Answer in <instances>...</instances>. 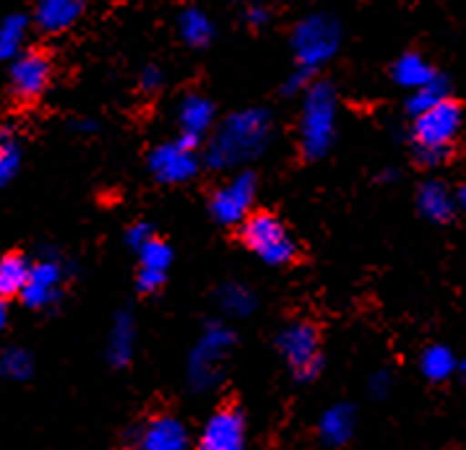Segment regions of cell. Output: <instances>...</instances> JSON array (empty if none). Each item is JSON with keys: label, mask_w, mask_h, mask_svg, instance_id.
I'll use <instances>...</instances> for the list:
<instances>
[{"label": "cell", "mask_w": 466, "mask_h": 450, "mask_svg": "<svg viewBox=\"0 0 466 450\" xmlns=\"http://www.w3.org/2000/svg\"><path fill=\"white\" fill-rule=\"evenodd\" d=\"M274 135L271 113L263 107H248L224 117L219 128L211 133L206 165L211 169H235L258 159L268 149Z\"/></svg>", "instance_id": "6da1fadb"}, {"label": "cell", "mask_w": 466, "mask_h": 450, "mask_svg": "<svg viewBox=\"0 0 466 450\" xmlns=\"http://www.w3.org/2000/svg\"><path fill=\"white\" fill-rule=\"evenodd\" d=\"M336 123H339V99L334 86L326 81L308 84L299 110V149L308 159H320L331 151Z\"/></svg>", "instance_id": "7a4b0ae2"}, {"label": "cell", "mask_w": 466, "mask_h": 450, "mask_svg": "<svg viewBox=\"0 0 466 450\" xmlns=\"http://www.w3.org/2000/svg\"><path fill=\"white\" fill-rule=\"evenodd\" d=\"M459 131H461V107L451 99H443L425 113L414 115L411 141L417 159L428 167L443 165Z\"/></svg>", "instance_id": "3957f363"}, {"label": "cell", "mask_w": 466, "mask_h": 450, "mask_svg": "<svg viewBox=\"0 0 466 450\" xmlns=\"http://www.w3.org/2000/svg\"><path fill=\"white\" fill-rule=\"evenodd\" d=\"M339 45H341L339 21L326 14L305 16L292 32V55L298 63V71L305 75L320 71L339 53Z\"/></svg>", "instance_id": "277c9868"}, {"label": "cell", "mask_w": 466, "mask_h": 450, "mask_svg": "<svg viewBox=\"0 0 466 450\" xmlns=\"http://www.w3.org/2000/svg\"><path fill=\"white\" fill-rule=\"evenodd\" d=\"M235 346V334L224 323H208L187 356V383L196 394L211 391L219 380L227 356Z\"/></svg>", "instance_id": "5b68a950"}, {"label": "cell", "mask_w": 466, "mask_h": 450, "mask_svg": "<svg viewBox=\"0 0 466 450\" xmlns=\"http://www.w3.org/2000/svg\"><path fill=\"white\" fill-rule=\"evenodd\" d=\"M245 247L266 265H287L298 258V243L279 216L258 211L243 222Z\"/></svg>", "instance_id": "8992f818"}, {"label": "cell", "mask_w": 466, "mask_h": 450, "mask_svg": "<svg viewBox=\"0 0 466 450\" xmlns=\"http://www.w3.org/2000/svg\"><path fill=\"white\" fill-rule=\"evenodd\" d=\"M277 349L284 362L292 367L299 383H310L320 375L323 356H320V338L318 328L308 320H292L287 323L277 336Z\"/></svg>", "instance_id": "52a82bcc"}, {"label": "cell", "mask_w": 466, "mask_h": 450, "mask_svg": "<svg viewBox=\"0 0 466 450\" xmlns=\"http://www.w3.org/2000/svg\"><path fill=\"white\" fill-rule=\"evenodd\" d=\"M201 156H198V144L187 138H175L165 141L149 151V172L151 177L162 185H183L190 183L198 169H201Z\"/></svg>", "instance_id": "ba28073f"}, {"label": "cell", "mask_w": 466, "mask_h": 450, "mask_svg": "<svg viewBox=\"0 0 466 450\" xmlns=\"http://www.w3.org/2000/svg\"><path fill=\"white\" fill-rule=\"evenodd\" d=\"M63 284H66V263L53 253H42L32 258L29 279L21 289V302L29 310H53L63 297Z\"/></svg>", "instance_id": "9c48e42d"}, {"label": "cell", "mask_w": 466, "mask_h": 450, "mask_svg": "<svg viewBox=\"0 0 466 450\" xmlns=\"http://www.w3.org/2000/svg\"><path fill=\"white\" fill-rule=\"evenodd\" d=\"M258 195L256 185V175L253 172H238L235 177H229L224 185L214 190L211 195V216L224 226L243 225L245 219L253 214V204Z\"/></svg>", "instance_id": "30bf717a"}, {"label": "cell", "mask_w": 466, "mask_h": 450, "mask_svg": "<svg viewBox=\"0 0 466 450\" xmlns=\"http://www.w3.org/2000/svg\"><path fill=\"white\" fill-rule=\"evenodd\" d=\"M8 84L11 95L19 102H35L53 84V60L42 50H24L19 57L11 60Z\"/></svg>", "instance_id": "8fae6325"}, {"label": "cell", "mask_w": 466, "mask_h": 450, "mask_svg": "<svg viewBox=\"0 0 466 450\" xmlns=\"http://www.w3.org/2000/svg\"><path fill=\"white\" fill-rule=\"evenodd\" d=\"M193 450H245L243 412L227 406L211 414Z\"/></svg>", "instance_id": "7c38bea8"}, {"label": "cell", "mask_w": 466, "mask_h": 450, "mask_svg": "<svg viewBox=\"0 0 466 450\" xmlns=\"http://www.w3.org/2000/svg\"><path fill=\"white\" fill-rule=\"evenodd\" d=\"M136 450H190V432L177 416H154L149 419L138 435H136Z\"/></svg>", "instance_id": "4fadbf2b"}, {"label": "cell", "mask_w": 466, "mask_h": 450, "mask_svg": "<svg viewBox=\"0 0 466 450\" xmlns=\"http://www.w3.org/2000/svg\"><path fill=\"white\" fill-rule=\"evenodd\" d=\"M177 128H180V138H187L193 144H201L208 133L214 131V120H217V110L211 105V99L201 95H187L180 99L177 105Z\"/></svg>", "instance_id": "5bb4252c"}, {"label": "cell", "mask_w": 466, "mask_h": 450, "mask_svg": "<svg viewBox=\"0 0 466 450\" xmlns=\"http://www.w3.org/2000/svg\"><path fill=\"white\" fill-rule=\"evenodd\" d=\"M84 16V0H37L32 24L42 35H63Z\"/></svg>", "instance_id": "9a60e30c"}, {"label": "cell", "mask_w": 466, "mask_h": 450, "mask_svg": "<svg viewBox=\"0 0 466 450\" xmlns=\"http://www.w3.org/2000/svg\"><path fill=\"white\" fill-rule=\"evenodd\" d=\"M357 427V412L350 404H334L331 409H326L320 422H318V435L326 445H347L352 440Z\"/></svg>", "instance_id": "2e32d148"}, {"label": "cell", "mask_w": 466, "mask_h": 450, "mask_svg": "<svg viewBox=\"0 0 466 450\" xmlns=\"http://www.w3.org/2000/svg\"><path fill=\"white\" fill-rule=\"evenodd\" d=\"M136 352V320L131 313H117L107 334V359L115 367H126Z\"/></svg>", "instance_id": "e0dca14e"}, {"label": "cell", "mask_w": 466, "mask_h": 450, "mask_svg": "<svg viewBox=\"0 0 466 450\" xmlns=\"http://www.w3.org/2000/svg\"><path fill=\"white\" fill-rule=\"evenodd\" d=\"M417 208H420V214L425 219L443 225V222H448L453 216V211H456V195L443 183L430 180L417 193Z\"/></svg>", "instance_id": "ac0fdd59"}, {"label": "cell", "mask_w": 466, "mask_h": 450, "mask_svg": "<svg viewBox=\"0 0 466 450\" xmlns=\"http://www.w3.org/2000/svg\"><path fill=\"white\" fill-rule=\"evenodd\" d=\"M391 75H393V81H396L401 89L414 92V89H420V86L430 84V81H432L438 74H435V68H432L428 60L420 55V53H404V55L393 63Z\"/></svg>", "instance_id": "d6986e66"}, {"label": "cell", "mask_w": 466, "mask_h": 450, "mask_svg": "<svg viewBox=\"0 0 466 450\" xmlns=\"http://www.w3.org/2000/svg\"><path fill=\"white\" fill-rule=\"evenodd\" d=\"M32 19L26 14H8L0 19V60H14L24 53Z\"/></svg>", "instance_id": "ffe728a7"}, {"label": "cell", "mask_w": 466, "mask_h": 450, "mask_svg": "<svg viewBox=\"0 0 466 450\" xmlns=\"http://www.w3.org/2000/svg\"><path fill=\"white\" fill-rule=\"evenodd\" d=\"M32 258L26 253H5L0 255V297H19L24 284L29 279Z\"/></svg>", "instance_id": "44dd1931"}, {"label": "cell", "mask_w": 466, "mask_h": 450, "mask_svg": "<svg viewBox=\"0 0 466 450\" xmlns=\"http://www.w3.org/2000/svg\"><path fill=\"white\" fill-rule=\"evenodd\" d=\"M456 367H459V359L446 344H432L420 356V370L430 383H446L448 377L456 375Z\"/></svg>", "instance_id": "7402d4cb"}, {"label": "cell", "mask_w": 466, "mask_h": 450, "mask_svg": "<svg viewBox=\"0 0 466 450\" xmlns=\"http://www.w3.org/2000/svg\"><path fill=\"white\" fill-rule=\"evenodd\" d=\"M177 35L187 47H206L214 39V21L201 8H186L177 19Z\"/></svg>", "instance_id": "603a6c76"}, {"label": "cell", "mask_w": 466, "mask_h": 450, "mask_svg": "<svg viewBox=\"0 0 466 450\" xmlns=\"http://www.w3.org/2000/svg\"><path fill=\"white\" fill-rule=\"evenodd\" d=\"M217 300H219V307H222L224 315H229V318H248L256 310V302H258L256 300V292L240 282L222 284Z\"/></svg>", "instance_id": "cb8c5ba5"}, {"label": "cell", "mask_w": 466, "mask_h": 450, "mask_svg": "<svg viewBox=\"0 0 466 450\" xmlns=\"http://www.w3.org/2000/svg\"><path fill=\"white\" fill-rule=\"evenodd\" d=\"M21 141L16 128H0V190L5 188L21 167Z\"/></svg>", "instance_id": "d4e9b609"}, {"label": "cell", "mask_w": 466, "mask_h": 450, "mask_svg": "<svg viewBox=\"0 0 466 450\" xmlns=\"http://www.w3.org/2000/svg\"><path fill=\"white\" fill-rule=\"evenodd\" d=\"M35 373V359L21 346H8L0 352V377L11 383H24Z\"/></svg>", "instance_id": "484cf974"}, {"label": "cell", "mask_w": 466, "mask_h": 450, "mask_svg": "<svg viewBox=\"0 0 466 450\" xmlns=\"http://www.w3.org/2000/svg\"><path fill=\"white\" fill-rule=\"evenodd\" d=\"M448 99V81L443 75H435L430 84L425 86H420V89H414L410 92V99H407V113L414 117V115L425 113L430 107H435L438 102H443Z\"/></svg>", "instance_id": "4316f807"}, {"label": "cell", "mask_w": 466, "mask_h": 450, "mask_svg": "<svg viewBox=\"0 0 466 450\" xmlns=\"http://www.w3.org/2000/svg\"><path fill=\"white\" fill-rule=\"evenodd\" d=\"M136 253H138V268H144V271L167 274L169 265H172V247L159 237H151L149 243L138 247Z\"/></svg>", "instance_id": "83f0119b"}, {"label": "cell", "mask_w": 466, "mask_h": 450, "mask_svg": "<svg viewBox=\"0 0 466 450\" xmlns=\"http://www.w3.org/2000/svg\"><path fill=\"white\" fill-rule=\"evenodd\" d=\"M268 8H266V3L263 0H243V19L248 26H253V29H261L268 24Z\"/></svg>", "instance_id": "f1b7e54d"}, {"label": "cell", "mask_w": 466, "mask_h": 450, "mask_svg": "<svg viewBox=\"0 0 466 450\" xmlns=\"http://www.w3.org/2000/svg\"><path fill=\"white\" fill-rule=\"evenodd\" d=\"M151 237H154V229H151L147 222H136V225H131L126 229V243H128V247H133V250L144 247Z\"/></svg>", "instance_id": "f546056e"}, {"label": "cell", "mask_w": 466, "mask_h": 450, "mask_svg": "<svg viewBox=\"0 0 466 450\" xmlns=\"http://www.w3.org/2000/svg\"><path fill=\"white\" fill-rule=\"evenodd\" d=\"M138 84H141V89H144L147 95H151V92H159V89H162V84H165V74H162V68H157V65H147V68L141 71Z\"/></svg>", "instance_id": "4dcf8cb0"}, {"label": "cell", "mask_w": 466, "mask_h": 450, "mask_svg": "<svg viewBox=\"0 0 466 450\" xmlns=\"http://www.w3.org/2000/svg\"><path fill=\"white\" fill-rule=\"evenodd\" d=\"M368 388H370V395H375V398H386V395H389V391L393 388L391 373H389V370H378V373L370 377Z\"/></svg>", "instance_id": "1f68e13d"}, {"label": "cell", "mask_w": 466, "mask_h": 450, "mask_svg": "<svg viewBox=\"0 0 466 450\" xmlns=\"http://www.w3.org/2000/svg\"><path fill=\"white\" fill-rule=\"evenodd\" d=\"M5 325H8V305L0 297V334L5 331Z\"/></svg>", "instance_id": "d6a6232c"}, {"label": "cell", "mask_w": 466, "mask_h": 450, "mask_svg": "<svg viewBox=\"0 0 466 450\" xmlns=\"http://www.w3.org/2000/svg\"><path fill=\"white\" fill-rule=\"evenodd\" d=\"M456 201H459V206H461L466 211V185L461 190H459V198H456Z\"/></svg>", "instance_id": "836d02e7"}, {"label": "cell", "mask_w": 466, "mask_h": 450, "mask_svg": "<svg viewBox=\"0 0 466 450\" xmlns=\"http://www.w3.org/2000/svg\"><path fill=\"white\" fill-rule=\"evenodd\" d=\"M456 373H459V377H461V380H464V383H466V359H464V362H459Z\"/></svg>", "instance_id": "e575fe53"}]
</instances>
